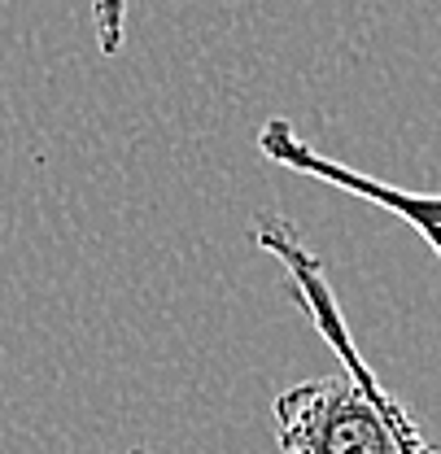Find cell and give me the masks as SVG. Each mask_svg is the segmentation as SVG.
<instances>
[{
  "mask_svg": "<svg viewBox=\"0 0 441 454\" xmlns=\"http://www.w3.org/2000/svg\"><path fill=\"white\" fill-rule=\"evenodd\" d=\"M258 149H263L276 167L311 175V179H319V184H332V188H341V192H350V197H358V201H372V206L389 210L393 219L415 227L420 240L441 258V192H411V188L385 184V179H376V175L350 170L345 162H336V158H324V153H315V149L297 136V127H293L288 118H280V114L263 122Z\"/></svg>",
  "mask_w": 441,
  "mask_h": 454,
  "instance_id": "cell-1",
  "label": "cell"
},
{
  "mask_svg": "<svg viewBox=\"0 0 441 454\" xmlns=\"http://www.w3.org/2000/svg\"><path fill=\"white\" fill-rule=\"evenodd\" d=\"M92 18H97V49L114 57L122 49V31H127V0H97Z\"/></svg>",
  "mask_w": 441,
  "mask_h": 454,
  "instance_id": "cell-2",
  "label": "cell"
},
{
  "mask_svg": "<svg viewBox=\"0 0 441 454\" xmlns=\"http://www.w3.org/2000/svg\"><path fill=\"white\" fill-rule=\"evenodd\" d=\"M385 415L389 424H393V433H398V446H402V454H437L433 450V442L420 433V424H415V415L398 402V397L385 389Z\"/></svg>",
  "mask_w": 441,
  "mask_h": 454,
  "instance_id": "cell-3",
  "label": "cell"
}]
</instances>
